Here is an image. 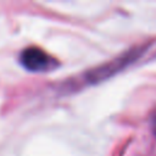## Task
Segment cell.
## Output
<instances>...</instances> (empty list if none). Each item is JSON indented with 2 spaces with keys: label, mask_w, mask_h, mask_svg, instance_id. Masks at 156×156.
<instances>
[{
  "label": "cell",
  "mask_w": 156,
  "mask_h": 156,
  "mask_svg": "<svg viewBox=\"0 0 156 156\" xmlns=\"http://www.w3.org/2000/svg\"><path fill=\"white\" fill-rule=\"evenodd\" d=\"M22 65L32 72H44L57 66V62L39 48H27L21 54Z\"/></svg>",
  "instance_id": "7a4b0ae2"
},
{
  "label": "cell",
  "mask_w": 156,
  "mask_h": 156,
  "mask_svg": "<svg viewBox=\"0 0 156 156\" xmlns=\"http://www.w3.org/2000/svg\"><path fill=\"white\" fill-rule=\"evenodd\" d=\"M151 129H152L154 135L156 136V111H155V113L151 117Z\"/></svg>",
  "instance_id": "3957f363"
},
{
  "label": "cell",
  "mask_w": 156,
  "mask_h": 156,
  "mask_svg": "<svg viewBox=\"0 0 156 156\" xmlns=\"http://www.w3.org/2000/svg\"><path fill=\"white\" fill-rule=\"evenodd\" d=\"M143 51H144V46L143 48L138 46V48L126 51L124 54L116 57L115 60H112L102 66H99L95 69H91L89 73H87L85 80L88 83H99L104 79H107L110 76L116 74L117 72H119L121 69H123L124 67L130 65L133 61H135L143 54Z\"/></svg>",
  "instance_id": "6da1fadb"
}]
</instances>
